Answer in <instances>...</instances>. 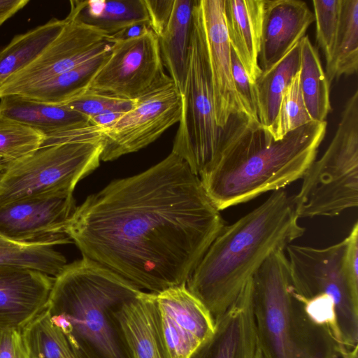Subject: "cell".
I'll use <instances>...</instances> for the list:
<instances>
[{
    "instance_id": "6da1fadb",
    "label": "cell",
    "mask_w": 358,
    "mask_h": 358,
    "mask_svg": "<svg viewBox=\"0 0 358 358\" xmlns=\"http://www.w3.org/2000/svg\"><path fill=\"white\" fill-rule=\"evenodd\" d=\"M225 225L200 178L171 152L87 196L65 233L83 257L157 294L186 285Z\"/></svg>"
},
{
    "instance_id": "7a4b0ae2",
    "label": "cell",
    "mask_w": 358,
    "mask_h": 358,
    "mask_svg": "<svg viewBox=\"0 0 358 358\" xmlns=\"http://www.w3.org/2000/svg\"><path fill=\"white\" fill-rule=\"evenodd\" d=\"M327 125L312 121L275 141L259 121L232 114L222 128L214 167L200 178L206 194L220 211L301 179Z\"/></svg>"
},
{
    "instance_id": "3957f363",
    "label": "cell",
    "mask_w": 358,
    "mask_h": 358,
    "mask_svg": "<svg viewBox=\"0 0 358 358\" xmlns=\"http://www.w3.org/2000/svg\"><path fill=\"white\" fill-rule=\"evenodd\" d=\"M298 220L292 196L284 189L273 192L259 206L224 227L188 279L187 289L215 320L272 253L303 234Z\"/></svg>"
},
{
    "instance_id": "277c9868",
    "label": "cell",
    "mask_w": 358,
    "mask_h": 358,
    "mask_svg": "<svg viewBox=\"0 0 358 358\" xmlns=\"http://www.w3.org/2000/svg\"><path fill=\"white\" fill-rule=\"evenodd\" d=\"M142 292L83 257L55 278L45 309L76 358H134L117 312Z\"/></svg>"
},
{
    "instance_id": "5b68a950",
    "label": "cell",
    "mask_w": 358,
    "mask_h": 358,
    "mask_svg": "<svg viewBox=\"0 0 358 358\" xmlns=\"http://www.w3.org/2000/svg\"><path fill=\"white\" fill-rule=\"evenodd\" d=\"M250 282L262 358H338L331 329L311 319L294 296L284 250L272 253Z\"/></svg>"
},
{
    "instance_id": "8992f818",
    "label": "cell",
    "mask_w": 358,
    "mask_h": 358,
    "mask_svg": "<svg viewBox=\"0 0 358 358\" xmlns=\"http://www.w3.org/2000/svg\"><path fill=\"white\" fill-rule=\"evenodd\" d=\"M294 296H319L334 303L341 345L358 342V223L342 241L326 248L289 244L285 249Z\"/></svg>"
},
{
    "instance_id": "52a82bcc",
    "label": "cell",
    "mask_w": 358,
    "mask_h": 358,
    "mask_svg": "<svg viewBox=\"0 0 358 358\" xmlns=\"http://www.w3.org/2000/svg\"><path fill=\"white\" fill-rule=\"evenodd\" d=\"M292 196L299 218L335 217L358 206V91L348 99L336 134Z\"/></svg>"
},
{
    "instance_id": "ba28073f",
    "label": "cell",
    "mask_w": 358,
    "mask_h": 358,
    "mask_svg": "<svg viewBox=\"0 0 358 358\" xmlns=\"http://www.w3.org/2000/svg\"><path fill=\"white\" fill-rule=\"evenodd\" d=\"M103 138L41 147L17 160L0 162V206L17 200L73 194L101 160Z\"/></svg>"
},
{
    "instance_id": "9c48e42d",
    "label": "cell",
    "mask_w": 358,
    "mask_h": 358,
    "mask_svg": "<svg viewBox=\"0 0 358 358\" xmlns=\"http://www.w3.org/2000/svg\"><path fill=\"white\" fill-rule=\"evenodd\" d=\"M182 112L172 151L201 178L214 167L222 128L216 123L210 77L197 15L193 11Z\"/></svg>"
},
{
    "instance_id": "30bf717a",
    "label": "cell",
    "mask_w": 358,
    "mask_h": 358,
    "mask_svg": "<svg viewBox=\"0 0 358 358\" xmlns=\"http://www.w3.org/2000/svg\"><path fill=\"white\" fill-rule=\"evenodd\" d=\"M172 81L164 71L158 38L148 28L137 36L112 41L109 57L87 90L136 100Z\"/></svg>"
},
{
    "instance_id": "8fae6325",
    "label": "cell",
    "mask_w": 358,
    "mask_h": 358,
    "mask_svg": "<svg viewBox=\"0 0 358 358\" xmlns=\"http://www.w3.org/2000/svg\"><path fill=\"white\" fill-rule=\"evenodd\" d=\"M182 98L171 82L136 99L131 108L101 127V160L112 161L148 146L178 123Z\"/></svg>"
},
{
    "instance_id": "7c38bea8",
    "label": "cell",
    "mask_w": 358,
    "mask_h": 358,
    "mask_svg": "<svg viewBox=\"0 0 358 358\" xmlns=\"http://www.w3.org/2000/svg\"><path fill=\"white\" fill-rule=\"evenodd\" d=\"M57 38L29 65L0 87V99L67 71L110 48V37L69 15Z\"/></svg>"
},
{
    "instance_id": "4fadbf2b",
    "label": "cell",
    "mask_w": 358,
    "mask_h": 358,
    "mask_svg": "<svg viewBox=\"0 0 358 358\" xmlns=\"http://www.w3.org/2000/svg\"><path fill=\"white\" fill-rule=\"evenodd\" d=\"M76 206L73 194L33 197L0 206V234L20 243L66 244L65 228Z\"/></svg>"
},
{
    "instance_id": "5bb4252c",
    "label": "cell",
    "mask_w": 358,
    "mask_h": 358,
    "mask_svg": "<svg viewBox=\"0 0 358 358\" xmlns=\"http://www.w3.org/2000/svg\"><path fill=\"white\" fill-rule=\"evenodd\" d=\"M194 11L210 77L215 120L222 128L232 114L243 113L233 82L224 0H195Z\"/></svg>"
},
{
    "instance_id": "9a60e30c",
    "label": "cell",
    "mask_w": 358,
    "mask_h": 358,
    "mask_svg": "<svg viewBox=\"0 0 358 358\" xmlns=\"http://www.w3.org/2000/svg\"><path fill=\"white\" fill-rule=\"evenodd\" d=\"M155 303L171 358H189L213 332V316L186 285L155 294Z\"/></svg>"
},
{
    "instance_id": "2e32d148",
    "label": "cell",
    "mask_w": 358,
    "mask_h": 358,
    "mask_svg": "<svg viewBox=\"0 0 358 358\" xmlns=\"http://www.w3.org/2000/svg\"><path fill=\"white\" fill-rule=\"evenodd\" d=\"M214 320L213 332L189 358H255L258 345L250 280Z\"/></svg>"
},
{
    "instance_id": "e0dca14e",
    "label": "cell",
    "mask_w": 358,
    "mask_h": 358,
    "mask_svg": "<svg viewBox=\"0 0 358 358\" xmlns=\"http://www.w3.org/2000/svg\"><path fill=\"white\" fill-rule=\"evenodd\" d=\"M54 280L31 268L0 266V329H22L45 310Z\"/></svg>"
},
{
    "instance_id": "ac0fdd59",
    "label": "cell",
    "mask_w": 358,
    "mask_h": 358,
    "mask_svg": "<svg viewBox=\"0 0 358 358\" xmlns=\"http://www.w3.org/2000/svg\"><path fill=\"white\" fill-rule=\"evenodd\" d=\"M314 21L313 13L303 1L264 0L258 58L262 71L282 58Z\"/></svg>"
},
{
    "instance_id": "d6986e66",
    "label": "cell",
    "mask_w": 358,
    "mask_h": 358,
    "mask_svg": "<svg viewBox=\"0 0 358 358\" xmlns=\"http://www.w3.org/2000/svg\"><path fill=\"white\" fill-rule=\"evenodd\" d=\"M264 0H224L229 41L252 83L262 71L259 66Z\"/></svg>"
},
{
    "instance_id": "ffe728a7",
    "label": "cell",
    "mask_w": 358,
    "mask_h": 358,
    "mask_svg": "<svg viewBox=\"0 0 358 358\" xmlns=\"http://www.w3.org/2000/svg\"><path fill=\"white\" fill-rule=\"evenodd\" d=\"M134 358H171L162 332L155 294L142 292L117 312Z\"/></svg>"
},
{
    "instance_id": "44dd1931",
    "label": "cell",
    "mask_w": 358,
    "mask_h": 358,
    "mask_svg": "<svg viewBox=\"0 0 358 358\" xmlns=\"http://www.w3.org/2000/svg\"><path fill=\"white\" fill-rule=\"evenodd\" d=\"M0 117L29 127L44 136L97 125L63 104L46 103L19 95L0 99Z\"/></svg>"
},
{
    "instance_id": "7402d4cb",
    "label": "cell",
    "mask_w": 358,
    "mask_h": 358,
    "mask_svg": "<svg viewBox=\"0 0 358 358\" xmlns=\"http://www.w3.org/2000/svg\"><path fill=\"white\" fill-rule=\"evenodd\" d=\"M70 4L68 15L110 38L136 25L149 26L143 0H76L71 1Z\"/></svg>"
},
{
    "instance_id": "603a6c76",
    "label": "cell",
    "mask_w": 358,
    "mask_h": 358,
    "mask_svg": "<svg viewBox=\"0 0 358 358\" xmlns=\"http://www.w3.org/2000/svg\"><path fill=\"white\" fill-rule=\"evenodd\" d=\"M195 0H174L170 19L157 37L164 67L180 94L185 81Z\"/></svg>"
},
{
    "instance_id": "cb8c5ba5",
    "label": "cell",
    "mask_w": 358,
    "mask_h": 358,
    "mask_svg": "<svg viewBox=\"0 0 358 358\" xmlns=\"http://www.w3.org/2000/svg\"><path fill=\"white\" fill-rule=\"evenodd\" d=\"M300 62L299 41L276 64L263 71L254 84L259 120L267 130L276 117L283 92L299 71Z\"/></svg>"
},
{
    "instance_id": "d4e9b609",
    "label": "cell",
    "mask_w": 358,
    "mask_h": 358,
    "mask_svg": "<svg viewBox=\"0 0 358 358\" xmlns=\"http://www.w3.org/2000/svg\"><path fill=\"white\" fill-rule=\"evenodd\" d=\"M110 52V48L16 95L46 103L62 104L87 90L92 78L108 58Z\"/></svg>"
},
{
    "instance_id": "484cf974",
    "label": "cell",
    "mask_w": 358,
    "mask_h": 358,
    "mask_svg": "<svg viewBox=\"0 0 358 358\" xmlns=\"http://www.w3.org/2000/svg\"><path fill=\"white\" fill-rule=\"evenodd\" d=\"M65 23V18H52L25 33L15 35L0 50V87L12 75L33 62L57 38Z\"/></svg>"
},
{
    "instance_id": "4316f807",
    "label": "cell",
    "mask_w": 358,
    "mask_h": 358,
    "mask_svg": "<svg viewBox=\"0 0 358 358\" xmlns=\"http://www.w3.org/2000/svg\"><path fill=\"white\" fill-rule=\"evenodd\" d=\"M300 55L299 83L306 108L313 121H325L331 110L330 83L308 36L300 41Z\"/></svg>"
},
{
    "instance_id": "83f0119b",
    "label": "cell",
    "mask_w": 358,
    "mask_h": 358,
    "mask_svg": "<svg viewBox=\"0 0 358 358\" xmlns=\"http://www.w3.org/2000/svg\"><path fill=\"white\" fill-rule=\"evenodd\" d=\"M52 243H20L0 234V266L24 267L56 277L66 265Z\"/></svg>"
},
{
    "instance_id": "f1b7e54d",
    "label": "cell",
    "mask_w": 358,
    "mask_h": 358,
    "mask_svg": "<svg viewBox=\"0 0 358 358\" xmlns=\"http://www.w3.org/2000/svg\"><path fill=\"white\" fill-rule=\"evenodd\" d=\"M358 69V0H341L340 24L334 53L326 76L331 83Z\"/></svg>"
},
{
    "instance_id": "f546056e",
    "label": "cell",
    "mask_w": 358,
    "mask_h": 358,
    "mask_svg": "<svg viewBox=\"0 0 358 358\" xmlns=\"http://www.w3.org/2000/svg\"><path fill=\"white\" fill-rule=\"evenodd\" d=\"M29 358H76L43 310L22 329Z\"/></svg>"
},
{
    "instance_id": "4dcf8cb0",
    "label": "cell",
    "mask_w": 358,
    "mask_h": 358,
    "mask_svg": "<svg viewBox=\"0 0 358 358\" xmlns=\"http://www.w3.org/2000/svg\"><path fill=\"white\" fill-rule=\"evenodd\" d=\"M312 121L302 96L299 71L283 92L278 114L268 131L278 141Z\"/></svg>"
},
{
    "instance_id": "1f68e13d",
    "label": "cell",
    "mask_w": 358,
    "mask_h": 358,
    "mask_svg": "<svg viewBox=\"0 0 358 358\" xmlns=\"http://www.w3.org/2000/svg\"><path fill=\"white\" fill-rule=\"evenodd\" d=\"M44 135L19 122L0 117V158L6 163L21 159L39 149Z\"/></svg>"
},
{
    "instance_id": "d6a6232c",
    "label": "cell",
    "mask_w": 358,
    "mask_h": 358,
    "mask_svg": "<svg viewBox=\"0 0 358 358\" xmlns=\"http://www.w3.org/2000/svg\"><path fill=\"white\" fill-rule=\"evenodd\" d=\"M316 41L326 59L327 68L333 59L338 36L341 0H313Z\"/></svg>"
},
{
    "instance_id": "836d02e7",
    "label": "cell",
    "mask_w": 358,
    "mask_h": 358,
    "mask_svg": "<svg viewBox=\"0 0 358 358\" xmlns=\"http://www.w3.org/2000/svg\"><path fill=\"white\" fill-rule=\"evenodd\" d=\"M136 100H128L85 90L62 103L90 119L110 113H122L132 108Z\"/></svg>"
},
{
    "instance_id": "e575fe53",
    "label": "cell",
    "mask_w": 358,
    "mask_h": 358,
    "mask_svg": "<svg viewBox=\"0 0 358 358\" xmlns=\"http://www.w3.org/2000/svg\"><path fill=\"white\" fill-rule=\"evenodd\" d=\"M231 60L233 82L241 109L249 118L259 121L255 85L232 49Z\"/></svg>"
},
{
    "instance_id": "d590c367",
    "label": "cell",
    "mask_w": 358,
    "mask_h": 358,
    "mask_svg": "<svg viewBox=\"0 0 358 358\" xmlns=\"http://www.w3.org/2000/svg\"><path fill=\"white\" fill-rule=\"evenodd\" d=\"M149 18V26L158 37L170 19L174 0H143Z\"/></svg>"
},
{
    "instance_id": "8d00e7d4",
    "label": "cell",
    "mask_w": 358,
    "mask_h": 358,
    "mask_svg": "<svg viewBox=\"0 0 358 358\" xmlns=\"http://www.w3.org/2000/svg\"><path fill=\"white\" fill-rule=\"evenodd\" d=\"M0 358H29L22 329H0Z\"/></svg>"
},
{
    "instance_id": "74e56055",
    "label": "cell",
    "mask_w": 358,
    "mask_h": 358,
    "mask_svg": "<svg viewBox=\"0 0 358 358\" xmlns=\"http://www.w3.org/2000/svg\"><path fill=\"white\" fill-rule=\"evenodd\" d=\"M29 2V0H0V26Z\"/></svg>"
},
{
    "instance_id": "f35d334b",
    "label": "cell",
    "mask_w": 358,
    "mask_h": 358,
    "mask_svg": "<svg viewBox=\"0 0 358 358\" xmlns=\"http://www.w3.org/2000/svg\"><path fill=\"white\" fill-rule=\"evenodd\" d=\"M255 358H262L259 348H257V353H256Z\"/></svg>"
},
{
    "instance_id": "ab89813d",
    "label": "cell",
    "mask_w": 358,
    "mask_h": 358,
    "mask_svg": "<svg viewBox=\"0 0 358 358\" xmlns=\"http://www.w3.org/2000/svg\"><path fill=\"white\" fill-rule=\"evenodd\" d=\"M1 159L0 158V162H1Z\"/></svg>"
}]
</instances>
